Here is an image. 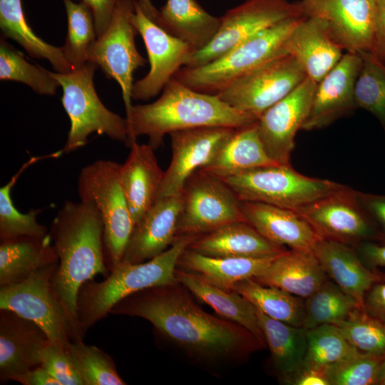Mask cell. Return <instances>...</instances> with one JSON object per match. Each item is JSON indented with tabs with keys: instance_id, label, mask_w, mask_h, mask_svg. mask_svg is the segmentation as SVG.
<instances>
[{
	"instance_id": "cell-15",
	"label": "cell",
	"mask_w": 385,
	"mask_h": 385,
	"mask_svg": "<svg viewBox=\"0 0 385 385\" xmlns=\"http://www.w3.org/2000/svg\"><path fill=\"white\" fill-rule=\"evenodd\" d=\"M303 16L316 21L343 50L371 52L375 0H302Z\"/></svg>"
},
{
	"instance_id": "cell-39",
	"label": "cell",
	"mask_w": 385,
	"mask_h": 385,
	"mask_svg": "<svg viewBox=\"0 0 385 385\" xmlns=\"http://www.w3.org/2000/svg\"><path fill=\"white\" fill-rule=\"evenodd\" d=\"M307 351L302 368L325 370L356 349L338 326L323 324L306 329Z\"/></svg>"
},
{
	"instance_id": "cell-43",
	"label": "cell",
	"mask_w": 385,
	"mask_h": 385,
	"mask_svg": "<svg viewBox=\"0 0 385 385\" xmlns=\"http://www.w3.org/2000/svg\"><path fill=\"white\" fill-rule=\"evenodd\" d=\"M358 351L384 359L385 357V323L358 309L338 325Z\"/></svg>"
},
{
	"instance_id": "cell-16",
	"label": "cell",
	"mask_w": 385,
	"mask_h": 385,
	"mask_svg": "<svg viewBox=\"0 0 385 385\" xmlns=\"http://www.w3.org/2000/svg\"><path fill=\"white\" fill-rule=\"evenodd\" d=\"M131 21L142 36L150 63L148 73L133 83L132 99L147 101L157 96L185 66L193 51L188 43L150 20L138 0Z\"/></svg>"
},
{
	"instance_id": "cell-24",
	"label": "cell",
	"mask_w": 385,
	"mask_h": 385,
	"mask_svg": "<svg viewBox=\"0 0 385 385\" xmlns=\"http://www.w3.org/2000/svg\"><path fill=\"white\" fill-rule=\"evenodd\" d=\"M119 170V180L135 225L155 201L164 171L158 165L154 149L137 142Z\"/></svg>"
},
{
	"instance_id": "cell-25",
	"label": "cell",
	"mask_w": 385,
	"mask_h": 385,
	"mask_svg": "<svg viewBox=\"0 0 385 385\" xmlns=\"http://www.w3.org/2000/svg\"><path fill=\"white\" fill-rule=\"evenodd\" d=\"M188 248L213 257L274 256L286 250L267 240L245 221L230 222L198 236Z\"/></svg>"
},
{
	"instance_id": "cell-53",
	"label": "cell",
	"mask_w": 385,
	"mask_h": 385,
	"mask_svg": "<svg viewBox=\"0 0 385 385\" xmlns=\"http://www.w3.org/2000/svg\"><path fill=\"white\" fill-rule=\"evenodd\" d=\"M138 2L145 14L158 24L159 10L153 6L151 0H138Z\"/></svg>"
},
{
	"instance_id": "cell-26",
	"label": "cell",
	"mask_w": 385,
	"mask_h": 385,
	"mask_svg": "<svg viewBox=\"0 0 385 385\" xmlns=\"http://www.w3.org/2000/svg\"><path fill=\"white\" fill-rule=\"evenodd\" d=\"M343 51L316 21L306 17L284 45V53L294 56L307 76L317 83L339 63Z\"/></svg>"
},
{
	"instance_id": "cell-3",
	"label": "cell",
	"mask_w": 385,
	"mask_h": 385,
	"mask_svg": "<svg viewBox=\"0 0 385 385\" xmlns=\"http://www.w3.org/2000/svg\"><path fill=\"white\" fill-rule=\"evenodd\" d=\"M128 128L127 146L140 135H147L148 145L159 148L167 134L207 126L240 128L257 121L252 114L236 110L217 94L195 91L174 77L155 101L133 106L126 116Z\"/></svg>"
},
{
	"instance_id": "cell-49",
	"label": "cell",
	"mask_w": 385,
	"mask_h": 385,
	"mask_svg": "<svg viewBox=\"0 0 385 385\" xmlns=\"http://www.w3.org/2000/svg\"><path fill=\"white\" fill-rule=\"evenodd\" d=\"M376 16L371 53L385 64V0H375Z\"/></svg>"
},
{
	"instance_id": "cell-31",
	"label": "cell",
	"mask_w": 385,
	"mask_h": 385,
	"mask_svg": "<svg viewBox=\"0 0 385 385\" xmlns=\"http://www.w3.org/2000/svg\"><path fill=\"white\" fill-rule=\"evenodd\" d=\"M175 276L180 284L220 317L245 327L266 345L255 307L245 297L211 284L195 273L178 267Z\"/></svg>"
},
{
	"instance_id": "cell-7",
	"label": "cell",
	"mask_w": 385,
	"mask_h": 385,
	"mask_svg": "<svg viewBox=\"0 0 385 385\" xmlns=\"http://www.w3.org/2000/svg\"><path fill=\"white\" fill-rule=\"evenodd\" d=\"M222 180L241 201L264 202L295 212L344 187L304 175L291 165L258 167Z\"/></svg>"
},
{
	"instance_id": "cell-44",
	"label": "cell",
	"mask_w": 385,
	"mask_h": 385,
	"mask_svg": "<svg viewBox=\"0 0 385 385\" xmlns=\"http://www.w3.org/2000/svg\"><path fill=\"white\" fill-rule=\"evenodd\" d=\"M382 359L356 350L343 360L327 368L324 373L329 385L377 384Z\"/></svg>"
},
{
	"instance_id": "cell-30",
	"label": "cell",
	"mask_w": 385,
	"mask_h": 385,
	"mask_svg": "<svg viewBox=\"0 0 385 385\" xmlns=\"http://www.w3.org/2000/svg\"><path fill=\"white\" fill-rule=\"evenodd\" d=\"M257 122L235 129L212 160L199 170L223 179L247 170L278 165L267 155Z\"/></svg>"
},
{
	"instance_id": "cell-14",
	"label": "cell",
	"mask_w": 385,
	"mask_h": 385,
	"mask_svg": "<svg viewBox=\"0 0 385 385\" xmlns=\"http://www.w3.org/2000/svg\"><path fill=\"white\" fill-rule=\"evenodd\" d=\"M296 212L322 239L351 246L382 240L377 227L359 204L356 191L346 186Z\"/></svg>"
},
{
	"instance_id": "cell-13",
	"label": "cell",
	"mask_w": 385,
	"mask_h": 385,
	"mask_svg": "<svg viewBox=\"0 0 385 385\" xmlns=\"http://www.w3.org/2000/svg\"><path fill=\"white\" fill-rule=\"evenodd\" d=\"M137 0H119L111 21L91 48L88 62L98 66L107 77L119 84L125 108L130 114L133 73L146 64L135 42L138 31L131 21Z\"/></svg>"
},
{
	"instance_id": "cell-23",
	"label": "cell",
	"mask_w": 385,
	"mask_h": 385,
	"mask_svg": "<svg viewBox=\"0 0 385 385\" xmlns=\"http://www.w3.org/2000/svg\"><path fill=\"white\" fill-rule=\"evenodd\" d=\"M314 253L326 274L364 309L366 294L383 274L369 269L351 245L341 242L320 239Z\"/></svg>"
},
{
	"instance_id": "cell-18",
	"label": "cell",
	"mask_w": 385,
	"mask_h": 385,
	"mask_svg": "<svg viewBox=\"0 0 385 385\" xmlns=\"http://www.w3.org/2000/svg\"><path fill=\"white\" fill-rule=\"evenodd\" d=\"M236 128L199 127L173 132L172 158L157 192V199L180 195L189 177L209 163Z\"/></svg>"
},
{
	"instance_id": "cell-22",
	"label": "cell",
	"mask_w": 385,
	"mask_h": 385,
	"mask_svg": "<svg viewBox=\"0 0 385 385\" xmlns=\"http://www.w3.org/2000/svg\"><path fill=\"white\" fill-rule=\"evenodd\" d=\"M242 215L250 225L271 242L290 250L314 252L322 239L297 212L260 202L241 201Z\"/></svg>"
},
{
	"instance_id": "cell-12",
	"label": "cell",
	"mask_w": 385,
	"mask_h": 385,
	"mask_svg": "<svg viewBox=\"0 0 385 385\" xmlns=\"http://www.w3.org/2000/svg\"><path fill=\"white\" fill-rule=\"evenodd\" d=\"M307 77L294 56L283 54L238 78L217 94L231 107L259 119Z\"/></svg>"
},
{
	"instance_id": "cell-9",
	"label": "cell",
	"mask_w": 385,
	"mask_h": 385,
	"mask_svg": "<svg viewBox=\"0 0 385 385\" xmlns=\"http://www.w3.org/2000/svg\"><path fill=\"white\" fill-rule=\"evenodd\" d=\"M58 261L39 267L24 281L0 286V309H7L40 327L49 340L66 349L73 330L53 287Z\"/></svg>"
},
{
	"instance_id": "cell-2",
	"label": "cell",
	"mask_w": 385,
	"mask_h": 385,
	"mask_svg": "<svg viewBox=\"0 0 385 385\" xmlns=\"http://www.w3.org/2000/svg\"><path fill=\"white\" fill-rule=\"evenodd\" d=\"M103 222L91 201L67 200L54 217L49 233L58 258L52 282L71 323L73 341H83L77 314L80 288L97 274L107 277Z\"/></svg>"
},
{
	"instance_id": "cell-20",
	"label": "cell",
	"mask_w": 385,
	"mask_h": 385,
	"mask_svg": "<svg viewBox=\"0 0 385 385\" xmlns=\"http://www.w3.org/2000/svg\"><path fill=\"white\" fill-rule=\"evenodd\" d=\"M51 342L34 322L0 309V382L16 378L41 365V352Z\"/></svg>"
},
{
	"instance_id": "cell-52",
	"label": "cell",
	"mask_w": 385,
	"mask_h": 385,
	"mask_svg": "<svg viewBox=\"0 0 385 385\" xmlns=\"http://www.w3.org/2000/svg\"><path fill=\"white\" fill-rule=\"evenodd\" d=\"M289 382L295 385H329L324 371L312 368H302Z\"/></svg>"
},
{
	"instance_id": "cell-32",
	"label": "cell",
	"mask_w": 385,
	"mask_h": 385,
	"mask_svg": "<svg viewBox=\"0 0 385 385\" xmlns=\"http://www.w3.org/2000/svg\"><path fill=\"white\" fill-rule=\"evenodd\" d=\"M58 261L50 233L43 238L19 237L0 244V286L21 282L41 266Z\"/></svg>"
},
{
	"instance_id": "cell-41",
	"label": "cell",
	"mask_w": 385,
	"mask_h": 385,
	"mask_svg": "<svg viewBox=\"0 0 385 385\" xmlns=\"http://www.w3.org/2000/svg\"><path fill=\"white\" fill-rule=\"evenodd\" d=\"M0 79L23 83L40 95L53 96L60 86L51 71L30 63L21 52L2 38L0 41Z\"/></svg>"
},
{
	"instance_id": "cell-5",
	"label": "cell",
	"mask_w": 385,
	"mask_h": 385,
	"mask_svg": "<svg viewBox=\"0 0 385 385\" xmlns=\"http://www.w3.org/2000/svg\"><path fill=\"white\" fill-rule=\"evenodd\" d=\"M304 17L289 18L263 30L205 65L183 66L174 78L195 91L217 94L245 73L286 54L284 43Z\"/></svg>"
},
{
	"instance_id": "cell-50",
	"label": "cell",
	"mask_w": 385,
	"mask_h": 385,
	"mask_svg": "<svg viewBox=\"0 0 385 385\" xmlns=\"http://www.w3.org/2000/svg\"><path fill=\"white\" fill-rule=\"evenodd\" d=\"M356 247L360 258L367 267L374 269L385 266V243L366 241L356 245Z\"/></svg>"
},
{
	"instance_id": "cell-34",
	"label": "cell",
	"mask_w": 385,
	"mask_h": 385,
	"mask_svg": "<svg viewBox=\"0 0 385 385\" xmlns=\"http://www.w3.org/2000/svg\"><path fill=\"white\" fill-rule=\"evenodd\" d=\"M0 28L5 37L17 42L31 56L49 61L56 72L72 71L61 48L45 42L34 33L25 18L21 0H0Z\"/></svg>"
},
{
	"instance_id": "cell-1",
	"label": "cell",
	"mask_w": 385,
	"mask_h": 385,
	"mask_svg": "<svg viewBox=\"0 0 385 385\" xmlns=\"http://www.w3.org/2000/svg\"><path fill=\"white\" fill-rule=\"evenodd\" d=\"M181 284L154 287L118 302L109 314L143 318L192 359H243L266 345L241 325L204 311Z\"/></svg>"
},
{
	"instance_id": "cell-40",
	"label": "cell",
	"mask_w": 385,
	"mask_h": 385,
	"mask_svg": "<svg viewBox=\"0 0 385 385\" xmlns=\"http://www.w3.org/2000/svg\"><path fill=\"white\" fill-rule=\"evenodd\" d=\"M359 53L361 63L354 88L356 108L373 114L385 130V64L370 51Z\"/></svg>"
},
{
	"instance_id": "cell-10",
	"label": "cell",
	"mask_w": 385,
	"mask_h": 385,
	"mask_svg": "<svg viewBox=\"0 0 385 385\" xmlns=\"http://www.w3.org/2000/svg\"><path fill=\"white\" fill-rule=\"evenodd\" d=\"M176 237H197L224 225L246 222L241 200L220 178L197 170L185 183Z\"/></svg>"
},
{
	"instance_id": "cell-46",
	"label": "cell",
	"mask_w": 385,
	"mask_h": 385,
	"mask_svg": "<svg viewBox=\"0 0 385 385\" xmlns=\"http://www.w3.org/2000/svg\"><path fill=\"white\" fill-rule=\"evenodd\" d=\"M358 201L374 222L385 243V195L356 192Z\"/></svg>"
},
{
	"instance_id": "cell-54",
	"label": "cell",
	"mask_w": 385,
	"mask_h": 385,
	"mask_svg": "<svg viewBox=\"0 0 385 385\" xmlns=\"http://www.w3.org/2000/svg\"><path fill=\"white\" fill-rule=\"evenodd\" d=\"M377 384L385 385V357L381 360L379 366Z\"/></svg>"
},
{
	"instance_id": "cell-48",
	"label": "cell",
	"mask_w": 385,
	"mask_h": 385,
	"mask_svg": "<svg viewBox=\"0 0 385 385\" xmlns=\"http://www.w3.org/2000/svg\"><path fill=\"white\" fill-rule=\"evenodd\" d=\"M364 311L385 323V283L377 282L367 292L364 302Z\"/></svg>"
},
{
	"instance_id": "cell-42",
	"label": "cell",
	"mask_w": 385,
	"mask_h": 385,
	"mask_svg": "<svg viewBox=\"0 0 385 385\" xmlns=\"http://www.w3.org/2000/svg\"><path fill=\"white\" fill-rule=\"evenodd\" d=\"M83 385H125L113 359L83 341L72 342L66 349Z\"/></svg>"
},
{
	"instance_id": "cell-29",
	"label": "cell",
	"mask_w": 385,
	"mask_h": 385,
	"mask_svg": "<svg viewBox=\"0 0 385 385\" xmlns=\"http://www.w3.org/2000/svg\"><path fill=\"white\" fill-rule=\"evenodd\" d=\"M220 17L209 14L197 0H167L159 10L158 25L188 43L194 52L215 36Z\"/></svg>"
},
{
	"instance_id": "cell-17",
	"label": "cell",
	"mask_w": 385,
	"mask_h": 385,
	"mask_svg": "<svg viewBox=\"0 0 385 385\" xmlns=\"http://www.w3.org/2000/svg\"><path fill=\"white\" fill-rule=\"evenodd\" d=\"M317 86V83L307 77L257 120L261 141L275 163L290 165L295 136L309 114Z\"/></svg>"
},
{
	"instance_id": "cell-4",
	"label": "cell",
	"mask_w": 385,
	"mask_h": 385,
	"mask_svg": "<svg viewBox=\"0 0 385 385\" xmlns=\"http://www.w3.org/2000/svg\"><path fill=\"white\" fill-rule=\"evenodd\" d=\"M195 238L178 237L169 248L149 260L121 261L104 280L85 282L77 297V314L83 334L125 297L145 289L179 283L175 276L179 258Z\"/></svg>"
},
{
	"instance_id": "cell-33",
	"label": "cell",
	"mask_w": 385,
	"mask_h": 385,
	"mask_svg": "<svg viewBox=\"0 0 385 385\" xmlns=\"http://www.w3.org/2000/svg\"><path fill=\"white\" fill-rule=\"evenodd\" d=\"M255 309L274 367L285 381L289 382L304 364L307 351L306 329L276 320L256 307Z\"/></svg>"
},
{
	"instance_id": "cell-35",
	"label": "cell",
	"mask_w": 385,
	"mask_h": 385,
	"mask_svg": "<svg viewBox=\"0 0 385 385\" xmlns=\"http://www.w3.org/2000/svg\"><path fill=\"white\" fill-rule=\"evenodd\" d=\"M231 291L242 295L265 315L303 327L304 302L301 297L276 287L261 284L254 279L237 283Z\"/></svg>"
},
{
	"instance_id": "cell-47",
	"label": "cell",
	"mask_w": 385,
	"mask_h": 385,
	"mask_svg": "<svg viewBox=\"0 0 385 385\" xmlns=\"http://www.w3.org/2000/svg\"><path fill=\"white\" fill-rule=\"evenodd\" d=\"M91 11L97 37L108 26L119 0H79Z\"/></svg>"
},
{
	"instance_id": "cell-19",
	"label": "cell",
	"mask_w": 385,
	"mask_h": 385,
	"mask_svg": "<svg viewBox=\"0 0 385 385\" xmlns=\"http://www.w3.org/2000/svg\"><path fill=\"white\" fill-rule=\"evenodd\" d=\"M361 63L359 53L346 52L317 83L311 111L302 130L324 128L356 108L354 88Z\"/></svg>"
},
{
	"instance_id": "cell-38",
	"label": "cell",
	"mask_w": 385,
	"mask_h": 385,
	"mask_svg": "<svg viewBox=\"0 0 385 385\" xmlns=\"http://www.w3.org/2000/svg\"><path fill=\"white\" fill-rule=\"evenodd\" d=\"M67 16V34L61 47L72 70L88 62L97 34L92 12L83 2L63 0Z\"/></svg>"
},
{
	"instance_id": "cell-27",
	"label": "cell",
	"mask_w": 385,
	"mask_h": 385,
	"mask_svg": "<svg viewBox=\"0 0 385 385\" xmlns=\"http://www.w3.org/2000/svg\"><path fill=\"white\" fill-rule=\"evenodd\" d=\"M254 279L306 299L327 279V275L314 252L290 250L278 255L267 270Z\"/></svg>"
},
{
	"instance_id": "cell-45",
	"label": "cell",
	"mask_w": 385,
	"mask_h": 385,
	"mask_svg": "<svg viewBox=\"0 0 385 385\" xmlns=\"http://www.w3.org/2000/svg\"><path fill=\"white\" fill-rule=\"evenodd\" d=\"M41 366L53 376L60 385H83L66 349L49 342L41 350Z\"/></svg>"
},
{
	"instance_id": "cell-37",
	"label": "cell",
	"mask_w": 385,
	"mask_h": 385,
	"mask_svg": "<svg viewBox=\"0 0 385 385\" xmlns=\"http://www.w3.org/2000/svg\"><path fill=\"white\" fill-rule=\"evenodd\" d=\"M56 158L55 153L44 156L32 157L25 163L11 179L0 189V240L19 237L43 238L49 234L48 228L38 222L36 217L41 209H31L21 213L14 205L11 192L21 174L39 160Z\"/></svg>"
},
{
	"instance_id": "cell-6",
	"label": "cell",
	"mask_w": 385,
	"mask_h": 385,
	"mask_svg": "<svg viewBox=\"0 0 385 385\" xmlns=\"http://www.w3.org/2000/svg\"><path fill=\"white\" fill-rule=\"evenodd\" d=\"M96 67L88 62L69 72L51 71L62 88L61 102L71 123L66 142L61 149L63 153L83 147L93 133L128 143L126 118L108 110L97 95L93 84Z\"/></svg>"
},
{
	"instance_id": "cell-11",
	"label": "cell",
	"mask_w": 385,
	"mask_h": 385,
	"mask_svg": "<svg viewBox=\"0 0 385 385\" xmlns=\"http://www.w3.org/2000/svg\"><path fill=\"white\" fill-rule=\"evenodd\" d=\"M302 16L298 3L287 0H246L220 17L219 29L202 49L191 54L184 67L205 65L254 35L284 20Z\"/></svg>"
},
{
	"instance_id": "cell-8",
	"label": "cell",
	"mask_w": 385,
	"mask_h": 385,
	"mask_svg": "<svg viewBox=\"0 0 385 385\" xmlns=\"http://www.w3.org/2000/svg\"><path fill=\"white\" fill-rule=\"evenodd\" d=\"M120 167L112 160H98L83 167L78 178L80 200L93 202L101 215L109 271L121 262L135 226L120 183Z\"/></svg>"
},
{
	"instance_id": "cell-36",
	"label": "cell",
	"mask_w": 385,
	"mask_h": 385,
	"mask_svg": "<svg viewBox=\"0 0 385 385\" xmlns=\"http://www.w3.org/2000/svg\"><path fill=\"white\" fill-rule=\"evenodd\" d=\"M357 302L334 282L326 279L304 301L303 327L309 329L323 324L338 326L356 310Z\"/></svg>"
},
{
	"instance_id": "cell-21",
	"label": "cell",
	"mask_w": 385,
	"mask_h": 385,
	"mask_svg": "<svg viewBox=\"0 0 385 385\" xmlns=\"http://www.w3.org/2000/svg\"><path fill=\"white\" fill-rule=\"evenodd\" d=\"M182 204L181 193L157 199L135 225L121 261L143 262L171 246L176 239Z\"/></svg>"
},
{
	"instance_id": "cell-28",
	"label": "cell",
	"mask_w": 385,
	"mask_h": 385,
	"mask_svg": "<svg viewBox=\"0 0 385 385\" xmlns=\"http://www.w3.org/2000/svg\"><path fill=\"white\" fill-rule=\"evenodd\" d=\"M277 255L213 257L186 248L179 258L177 267L195 273L208 283L224 290L231 291L237 283L255 279L264 273Z\"/></svg>"
},
{
	"instance_id": "cell-51",
	"label": "cell",
	"mask_w": 385,
	"mask_h": 385,
	"mask_svg": "<svg viewBox=\"0 0 385 385\" xmlns=\"http://www.w3.org/2000/svg\"><path fill=\"white\" fill-rule=\"evenodd\" d=\"M23 385H60L41 365L30 369L15 379Z\"/></svg>"
}]
</instances>
